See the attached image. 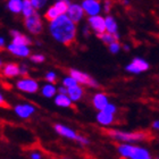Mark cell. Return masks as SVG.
<instances>
[{
    "label": "cell",
    "mask_w": 159,
    "mask_h": 159,
    "mask_svg": "<svg viewBox=\"0 0 159 159\" xmlns=\"http://www.w3.org/2000/svg\"><path fill=\"white\" fill-rule=\"evenodd\" d=\"M20 70L16 64H8L3 68V75L7 77H14L20 75Z\"/></svg>",
    "instance_id": "18"
},
{
    "label": "cell",
    "mask_w": 159,
    "mask_h": 159,
    "mask_svg": "<svg viewBox=\"0 0 159 159\" xmlns=\"http://www.w3.org/2000/svg\"><path fill=\"white\" fill-rule=\"evenodd\" d=\"M25 26L32 34H40L42 32V22L39 14L34 11L32 15L25 17Z\"/></svg>",
    "instance_id": "4"
},
{
    "label": "cell",
    "mask_w": 159,
    "mask_h": 159,
    "mask_svg": "<svg viewBox=\"0 0 159 159\" xmlns=\"http://www.w3.org/2000/svg\"><path fill=\"white\" fill-rule=\"evenodd\" d=\"M82 7L84 11H85L89 16H93V15H98L101 9L100 2L98 0H84L82 3Z\"/></svg>",
    "instance_id": "9"
},
{
    "label": "cell",
    "mask_w": 159,
    "mask_h": 159,
    "mask_svg": "<svg viewBox=\"0 0 159 159\" xmlns=\"http://www.w3.org/2000/svg\"><path fill=\"white\" fill-rule=\"evenodd\" d=\"M119 49H120V46H119V43L117 42V41H115V42L109 44V50L111 53H117L119 51Z\"/></svg>",
    "instance_id": "28"
},
{
    "label": "cell",
    "mask_w": 159,
    "mask_h": 159,
    "mask_svg": "<svg viewBox=\"0 0 159 159\" xmlns=\"http://www.w3.org/2000/svg\"><path fill=\"white\" fill-rule=\"evenodd\" d=\"M50 32L58 42L65 46H70L75 40L76 25L67 15L63 14L50 22Z\"/></svg>",
    "instance_id": "1"
},
{
    "label": "cell",
    "mask_w": 159,
    "mask_h": 159,
    "mask_svg": "<svg viewBox=\"0 0 159 159\" xmlns=\"http://www.w3.org/2000/svg\"><path fill=\"white\" fill-rule=\"evenodd\" d=\"M77 84V81L74 77L70 76V77H65L63 81V85L66 86V88H70V86H74Z\"/></svg>",
    "instance_id": "27"
},
{
    "label": "cell",
    "mask_w": 159,
    "mask_h": 159,
    "mask_svg": "<svg viewBox=\"0 0 159 159\" xmlns=\"http://www.w3.org/2000/svg\"><path fill=\"white\" fill-rule=\"evenodd\" d=\"M1 64H2V63H1V60H0V66H1Z\"/></svg>",
    "instance_id": "42"
},
{
    "label": "cell",
    "mask_w": 159,
    "mask_h": 159,
    "mask_svg": "<svg viewBox=\"0 0 159 159\" xmlns=\"http://www.w3.org/2000/svg\"><path fill=\"white\" fill-rule=\"evenodd\" d=\"M32 158H37V159H39V158H41V156H40L39 153H33V155H32Z\"/></svg>",
    "instance_id": "40"
},
{
    "label": "cell",
    "mask_w": 159,
    "mask_h": 159,
    "mask_svg": "<svg viewBox=\"0 0 159 159\" xmlns=\"http://www.w3.org/2000/svg\"><path fill=\"white\" fill-rule=\"evenodd\" d=\"M102 110H106V111H108V113H111V114H115L116 113V107L114 106V105H111V103H107V106L103 108Z\"/></svg>",
    "instance_id": "31"
},
{
    "label": "cell",
    "mask_w": 159,
    "mask_h": 159,
    "mask_svg": "<svg viewBox=\"0 0 159 159\" xmlns=\"http://www.w3.org/2000/svg\"><path fill=\"white\" fill-rule=\"evenodd\" d=\"M106 31L109 32V33L117 34V24L114 20V17L111 16H107L106 18Z\"/></svg>",
    "instance_id": "22"
},
{
    "label": "cell",
    "mask_w": 159,
    "mask_h": 159,
    "mask_svg": "<svg viewBox=\"0 0 159 159\" xmlns=\"http://www.w3.org/2000/svg\"><path fill=\"white\" fill-rule=\"evenodd\" d=\"M67 94L70 97L72 101H79L83 96V90L79 85H74L70 88H67Z\"/></svg>",
    "instance_id": "17"
},
{
    "label": "cell",
    "mask_w": 159,
    "mask_h": 159,
    "mask_svg": "<svg viewBox=\"0 0 159 159\" xmlns=\"http://www.w3.org/2000/svg\"><path fill=\"white\" fill-rule=\"evenodd\" d=\"M98 38H99L103 43H106L109 46L110 43L115 42V41H118V35L117 34H113L109 33V32H103V33H99L98 34Z\"/></svg>",
    "instance_id": "20"
},
{
    "label": "cell",
    "mask_w": 159,
    "mask_h": 159,
    "mask_svg": "<svg viewBox=\"0 0 159 159\" xmlns=\"http://www.w3.org/2000/svg\"><path fill=\"white\" fill-rule=\"evenodd\" d=\"M10 35L13 37V43L16 44H23V46H29L32 43V41L30 40V38H27L26 35L22 34L18 31H10Z\"/></svg>",
    "instance_id": "14"
},
{
    "label": "cell",
    "mask_w": 159,
    "mask_h": 159,
    "mask_svg": "<svg viewBox=\"0 0 159 159\" xmlns=\"http://www.w3.org/2000/svg\"><path fill=\"white\" fill-rule=\"evenodd\" d=\"M118 152L120 156L131 159H150V152L144 148L132 144H120L118 147Z\"/></svg>",
    "instance_id": "3"
},
{
    "label": "cell",
    "mask_w": 159,
    "mask_h": 159,
    "mask_svg": "<svg viewBox=\"0 0 159 159\" xmlns=\"http://www.w3.org/2000/svg\"><path fill=\"white\" fill-rule=\"evenodd\" d=\"M149 70V64L142 58H134L131 63L126 66V70L133 74H139Z\"/></svg>",
    "instance_id": "5"
},
{
    "label": "cell",
    "mask_w": 159,
    "mask_h": 159,
    "mask_svg": "<svg viewBox=\"0 0 159 159\" xmlns=\"http://www.w3.org/2000/svg\"><path fill=\"white\" fill-rule=\"evenodd\" d=\"M106 134L113 139L123 142H139L151 139V134L148 132H122L117 129H107Z\"/></svg>",
    "instance_id": "2"
},
{
    "label": "cell",
    "mask_w": 159,
    "mask_h": 159,
    "mask_svg": "<svg viewBox=\"0 0 159 159\" xmlns=\"http://www.w3.org/2000/svg\"><path fill=\"white\" fill-rule=\"evenodd\" d=\"M3 46H5V40L2 38H0V48H2Z\"/></svg>",
    "instance_id": "39"
},
{
    "label": "cell",
    "mask_w": 159,
    "mask_h": 159,
    "mask_svg": "<svg viewBox=\"0 0 159 159\" xmlns=\"http://www.w3.org/2000/svg\"><path fill=\"white\" fill-rule=\"evenodd\" d=\"M35 111V108L31 105H18L15 107V113L22 118H29Z\"/></svg>",
    "instance_id": "13"
},
{
    "label": "cell",
    "mask_w": 159,
    "mask_h": 159,
    "mask_svg": "<svg viewBox=\"0 0 159 159\" xmlns=\"http://www.w3.org/2000/svg\"><path fill=\"white\" fill-rule=\"evenodd\" d=\"M83 14H84V9L80 5H70L67 10V16L75 23L80 22V20L83 17Z\"/></svg>",
    "instance_id": "10"
},
{
    "label": "cell",
    "mask_w": 159,
    "mask_h": 159,
    "mask_svg": "<svg viewBox=\"0 0 159 159\" xmlns=\"http://www.w3.org/2000/svg\"><path fill=\"white\" fill-rule=\"evenodd\" d=\"M58 91H59V93L67 94V88H66V86H64V88H59V89H58Z\"/></svg>",
    "instance_id": "35"
},
{
    "label": "cell",
    "mask_w": 159,
    "mask_h": 159,
    "mask_svg": "<svg viewBox=\"0 0 159 159\" xmlns=\"http://www.w3.org/2000/svg\"><path fill=\"white\" fill-rule=\"evenodd\" d=\"M53 6L56 7V9L59 11L60 15L63 14H66L67 10H68V7H70V2L67 0H58Z\"/></svg>",
    "instance_id": "24"
},
{
    "label": "cell",
    "mask_w": 159,
    "mask_h": 159,
    "mask_svg": "<svg viewBox=\"0 0 159 159\" xmlns=\"http://www.w3.org/2000/svg\"><path fill=\"white\" fill-rule=\"evenodd\" d=\"M8 50L10 52L18 57H27L30 55V49L27 46L23 44H16V43H11L8 46Z\"/></svg>",
    "instance_id": "11"
},
{
    "label": "cell",
    "mask_w": 159,
    "mask_h": 159,
    "mask_svg": "<svg viewBox=\"0 0 159 159\" xmlns=\"http://www.w3.org/2000/svg\"><path fill=\"white\" fill-rule=\"evenodd\" d=\"M47 0H31V2L33 5V7L35 9H40V8H42L44 6V3H46Z\"/></svg>",
    "instance_id": "29"
},
{
    "label": "cell",
    "mask_w": 159,
    "mask_h": 159,
    "mask_svg": "<svg viewBox=\"0 0 159 159\" xmlns=\"http://www.w3.org/2000/svg\"><path fill=\"white\" fill-rule=\"evenodd\" d=\"M31 60L34 61V63H42L44 60V56H42V55H34V56L31 57Z\"/></svg>",
    "instance_id": "32"
},
{
    "label": "cell",
    "mask_w": 159,
    "mask_h": 159,
    "mask_svg": "<svg viewBox=\"0 0 159 159\" xmlns=\"http://www.w3.org/2000/svg\"><path fill=\"white\" fill-rule=\"evenodd\" d=\"M58 16H60V14H59V11L56 9V7L55 6L50 7L49 9L47 10V13L44 14V18L48 20H50V22L53 20H56Z\"/></svg>",
    "instance_id": "25"
},
{
    "label": "cell",
    "mask_w": 159,
    "mask_h": 159,
    "mask_svg": "<svg viewBox=\"0 0 159 159\" xmlns=\"http://www.w3.org/2000/svg\"><path fill=\"white\" fill-rule=\"evenodd\" d=\"M108 103V98L103 93H97L93 97V106L96 107L98 110H102Z\"/></svg>",
    "instance_id": "16"
},
{
    "label": "cell",
    "mask_w": 159,
    "mask_h": 159,
    "mask_svg": "<svg viewBox=\"0 0 159 159\" xmlns=\"http://www.w3.org/2000/svg\"><path fill=\"white\" fill-rule=\"evenodd\" d=\"M55 102H56L57 106L64 107V108L72 106V99H70V98L67 96V94H63V93H60L59 96L56 97V99H55Z\"/></svg>",
    "instance_id": "19"
},
{
    "label": "cell",
    "mask_w": 159,
    "mask_h": 159,
    "mask_svg": "<svg viewBox=\"0 0 159 159\" xmlns=\"http://www.w3.org/2000/svg\"><path fill=\"white\" fill-rule=\"evenodd\" d=\"M97 120L101 125H110L114 122V114L108 113L106 110H100L99 114L97 115Z\"/></svg>",
    "instance_id": "15"
},
{
    "label": "cell",
    "mask_w": 159,
    "mask_h": 159,
    "mask_svg": "<svg viewBox=\"0 0 159 159\" xmlns=\"http://www.w3.org/2000/svg\"><path fill=\"white\" fill-rule=\"evenodd\" d=\"M56 93V89L52 84H47L42 88V94L47 98H51V97L55 96Z\"/></svg>",
    "instance_id": "26"
},
{
    "label": "cell",
    "mask_w": 159,
    "mask_h": 159,
    "mask_svg": "<svg viewBox=\"0 0 159 159\" xmlns=\"http://www.w3.org/2000/svg\"><path fill=\"white\" fill-rule=\"evenodd\" d=\"M89 23L91 25L93 30L96 31L97 34L99 33H103L106 32V20L101 17L98 14V15H93L89 18Z\"/></svg>",
    "instance_id": "8"
},
{
    "label": "cell",
    "mask_w": 159,
    "mask_h": 159,
    "mask_svg": "<svg viewBox=\"0 0 159 159\" xmlns=\"http://www.w3.org/2000/svg\"><path fill=\"white\" fill-rule=\"evenodd\" d=\"M20 70V74H22V75H26L27 74V70H26V67L25 66H22Z\"/></svg>",
    "instance_id": "36"
},
{
    "label": "cell",
    "mask_w": 159,
    "mask_h": 159,
    "mask_svg": "<svg viewBox=\"0 0 159 159\" xmlns=\"http://www.w3.org/2000/svg\"><path fill=\"white\" fill-rule=\"evenodd\" d=\"M55 129H56V132L58 133V134L65 136L67 139L77 140V138H79V135L74 132L73 129H70V127H67V126H65V125H61V124H56V125H55Z\"/></svg>",
    "instance_id": "12"
},
{
    "label": "cell",
    "mask_w": 159,
    "mask_h": 159,
    "mask_svg": "<svg viewBox=\"0 0 159 159\" xmlns=\"http://www.w3.org/2000/svg\"><path fill=\"white\" fill-rule=\"evenodd\" d=\"M35 8L33 7L32 2H31V0H24L23 1V9H22V13L25 17L26 16H30L35 11Z\"/></svg>",
    "instance_id": "23"
},
{
    "label": "cell",
    "mask_w": 159,
    "mask_h": 159,
    "mask_svg": "<svg viewBox=\"0 0 159 159\" xmlns=\"http://www.w3.org/2000/svg\"><path fill=\"white\" fill-rule=\"evenodd\" d=\"M46 80L49 83H53V84H55V83H56V81H57L56 74L53 73V72H49V73L46 75Z\"/></svg>",
    "instance_id": "30"
},
{
    "label": "cell",
    "mask_w": 159,
    "mask_h": 159,
    "mask_svg": "<svg viewBox=\"0 0 159 159\" xmlns=\"http://www.w3.org/2000/svg\"><path fill=\"white\" fill-rule=\"evenodd\" d=\"M124 49H125V50H127V51H129V46H126V44H125V46H124Z\"/></svg>",
    "instance_id": "41"
},
{
    "label": "cell",
    "mask_w": 159,
    "mask_h": 159,
    "mask_svg": "<svg viewBox=\"0 0 159 159\" xmlns=\"http://www.w3.org/2000/svg\"><path fill=\"white\" fill-rule=\"evenodd\" d=\"M70 76L76 80L77 83L85 84V85H90V86H92V88H98V86H99V84H98V83H97L92 77L89 76L88 74L81 72V70H70Z\"/></svg>",
    "instance_id": "6"
},
{
    "label": "cell",
    "mask_w": 159,
    "mask_h": 159,
    "mask_svg": "<svg viewBox=\"0 0 159 159\" xmlns=\"http://www.w3.org/2000/svg\"><path fill=\"white\" fill-rule=\"evenodd\" d=\"M76 141H79L80 143H82V144H89V140H86L84 136L82 135H79V138H77Z\"/></svg>",
    "instance_id": "33"
},
{
    "label": "cell",
    "mask_w": 159,
    "mask_h": 159,
    "mask_svg": "<svg viewBox=\"0 0 159 159\" xmlns=\"http://www.w3.org/2000/svg\"><path fill=\"white\" fill-rule=\"evenodd\" d=\"M17 89H20V91L27 93H34L37 92L39 89V84L37 81H34L32 79H23L17 82Z\"/></svg>",
    "instance_id": "7"
},
{
    "label": "cell",
    "mask_w": 159,
    "mask_h": 159,
    "mask_svg": "<svg viewBox=\"0 0 159 159\" xmlns=\"http://www.w3.org/2000/svg\"><path fill=\"white\" fill-rule=\"evenodd\" d=\"M109 10H110V2H109V1H107L106 5H105V11H107V13H108Z\"/></svg>",
    "instance_id": "37"
},
{
    "label": "cell",
    "mask_w": 159,
    "mask_h": 159,
    "mask_svg": "<svg viewBox=\"0 0 159 159\" xmlns=\"http://www.w3.org/2000/svg\"><path fill=\"white\" fill-rule=\"evenodd\" d=\"M152 127L155 129H159V120H156V122L152 123Z\"/></svg>",
    "instance_id": "38"
},
{
    "label": "cell",
    "mask_w": 159,
    "mask_h": 159,
    "mask_svg": "<svg viewBox=\"0 0 159 159\" xmlns=\"http://www.w3.org/2000/svg\"><path fill=\"white\" fill-rule=\"evenodd\" d=\"M0 107H3V108H9V105L5 101V99H3V97L0 94Z\"/></svg>",
    "instance_id": "34"
},
{
    "label": "cell",
    "mask_w": 159,
    "mask_h": 159,
    "mask_svg": "<svg viewBox=\"0 0 159 159\" xmlns=\"http://www.w3.org/2000/svg\"><path fill=\"white\" fill-rule=\"evenodd\" d=\"M8 8L13 13H20L23 9V1L22 0H9L8 1Z\"/></svg>",
    "instance_id": "21"
}]
</instances>
